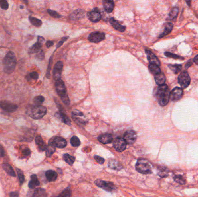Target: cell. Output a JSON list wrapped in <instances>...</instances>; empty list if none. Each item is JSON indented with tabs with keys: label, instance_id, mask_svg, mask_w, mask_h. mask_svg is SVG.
<instances>
[{
	"label": "cell",
	"instance_id": "cell-26",
	"mask_svg": "<svg viewBox=\"0 0 198 197\" xmlns=\"http://www.w3.org/2000/svg\"><path fill=\"white\" fill-rule=\"evenodd\" d=\"M39 184H40V183H39V182L38 180L37 175L35 174L32 175L31 176V180L29 183V187L33 189L38 187Z\"/></svg>",
	"mask_w": 198,
	"mask_h": 197
},
{
	"label": "cell",
	"instance_id": "cell-16",
	"mask_svg": "<svg viewBox=\"0 0 198 197\" xmlns=\"http://www.w3.org/2000/svg\"><path fill=\"white\" fill-rule=\"evenodd\" d=\"M0 107L3 110L8 112H13L17 110L18 106L17 105L10 103L7 101H1L0 102Z\"/></svg>",
	"mask_w": 198,
	"mask_h": 197
},
{
	"label": "cell",
	"instance_id": "cell-37",
	"mask_svg": "<svg viewBox=\"0 0 198 197\" xmlns=\"http://www.w3.org/2000/svg\"><path fill=\"white\" fill-rule=\"evenodd\" d=\"M169 68L175 74L179 73V72L182 69V65L179 64H174V65H168Z\"/></svg>",
	"mask_w": 198,
	"mask_h": 197
},
{
	"label": "cell",
	"instance_id": "cell-27",
	"mask_svg": "<svg viewBox=\"0 0 198 197\" xmlns=\"http://www.w3.org/2000/svg\"><path fill=\"white\" fill-rule=\"evenodd\" d=\"M103 7L107 12L111 13L114 8V2L113 1H108V0L104 1L103 2Z\"/></svg>",
	"mask_w": 198,
	"mask_h": 197
},
{
	"label": "cell",
	"instance_id": "cell-44",
	"mask_svg": "<svg viewBox=\"0 0 198 197\" xmlns=\"http://www.w3.org/2000/svg\"><path fill=\"white\" fill-rule=\"evenodd\" d=\"M48 13L52 16L53 17H55V18H60L62 17L61 15H59L57 12L54 11H52L50 9H48Z\"/></svg>",
	"mask_w": 198,
	"mask_h": 197
},
{
	"label": "cell",
	"instance_id": "cell-13",
	"mask_svg": "<svg viewBox=\"0 0 198 197\" xmlns=\"http://www.w3.org/2000/svg\"><path fill=\"white\" fill-rule=\"evenodd\" d=\"M63 68V64L62 61L57 62L54 65V69L53 71V76L54 79L56 81L60 79Z\"/></svg>",
	"mask_w": 198,
	"mask_h": 197
},
{
	"label": "cell",
	"instance_id": "cell-15",
	"mask_svg": "<svg viewBox=\"0 0 198 197\" xmlns=\"http://www.w3.org/2000/svg\"><path fill=\"white\" fill-rule=\"evenodd\" d=\"M88 17L90 20L93 23H97L100 20L102 15L98 9H94L93 11L88 13Z\"/></svg>",
	"mask_w": 198,
	"mask_h": 197
},
{
	"label": "cell",
	"instance_id": "cell-41",
	"mask_svg": "<svg viewBox=\"0 0 198 197\" xmlns=\"http://www.w3.org/2000/svg\"><path fill=\"white\" fill-rule=\"evenodd\" d=\"M16 171L17 173V175H18V178H19V180L20 182V183L21 184H23V182H25V176L23 175V173L22 172V171L20 169L17 168L16 169Z\"/></svg>",
	"mask_w": 198,
	"mask_h": 197
},
{
	"label": "cell",
	"instance_id": "cell-34",
	"mask_svg": "<svg viewBox=\"0 0 198 197\" xmlns=\"http://www.w3.org/2000/svg\"><path fill=\"white\" fill-rule=\"evenodd\" d=\"M29 20H30V23L33 26H34L35 27H40L42 25L41 20H39V19H37L35 17H32V16H30L29 17Z\"/></svg>",
	"mask_w": 198,
	"mask_h": 197
},
{
	"label": "cell",
	"instance_id": "cell-9",
	"mask_svg": "<svg viewBox=\"0 0 198 197\" xmlns=\"http://www.w3.org/2000/svg\"><path fill=\"white\" fill-rule=\"evenodd\" d=\"M84 114L79 110H74L72 112V117L74 122L79 125H85L86 123V120L84 119Z\"/></svg>",
	"mask_w": 198,
	"mask_h": 197
},
{
	"label": "cell",
	"instance_id": "cell-51",
	"mask_svg": "<svg viewBox=\"0 0 198 197\" xmlns=\"http://www.w3.org/2000/svg\"><path fill=\"white\" fill-rule=\"evenodd\" d=\"M30 153H31V151L29 148H26L23 150V154L24 156H25V157L29 155L30 154Z\"/></svg>",
	"mask_w": 198,
	"mask_h": 197
},
{
	"label": "cell",
	"instance_id": "cell-29",
	"mask_svg": "<svg viewBox=\"0 0 198 197\" xmlns=\"http://www.w3.org/2000/svg\"><path fill=\"white\" fill-rule=\"evenodd\" d=\"M3 168L4 169V171L10 176H16V174L12 168V167L7 163H4L3 165Z\"/></svg>",
	"mask_w": 198,
	"mask_h": 197
},
{
	"label": "cell",
	"instance_id": "cell-50",
	"mask_svg": "<svg viewBox=\"0 0 198 197\" xmlns=\"http://www.w3.org/2000/svg\"><path fill=\"white\" fill-rule=\"evenodd\" d=\"M30 77L33 79L37 80L38 78V74L36 72H33L30 74Z\"/></svg>",
	"mask_w": 198,
	"mask_h": 197
},
{
	"label": "cell",
	"instance_id": "cell-18",
	"mask_svg": "<svg viewBox=\"0 0 198 197\" xmlns=\"http://www.w3.org/2000/svg\"><path fill=\"white\" fill-rule=\"evenodd\" d=\"M98 141L103 144H108L112 141V136L111 134H102L98 138Z\"/></svg>",
	"mask_w": 198,
	"mask_h": 197
},
{
	"label": "cell",
	"instance_id": "cell-38",
	"mask_svg": "<svg viewBox=\"0 0 198 197\" xmlns=\"http://www.w3.org/2000/svg\"><path fill=\"white\" fill-rule=\"evenodd\" d=\"M45 101V98L44 97L39 95L37 96L34 98V103L35 105H41Z\"/></svg>",
	"mask_w": 198,
	"mask_h": 197
},
{
	"label": "cell",
	"instance_id": "cell-52",
	"mask_svg": "<svg viewBox=\"0 0 198 197\" xmlns=\"http://www.w3.org/2000/svg\"><path fill=\"white\" fill-rule=\"evenodd\" d=\"M10 197H19V193L17 191L12 192L9 194Z\"/></svg>",
	"mask_w": 198,
	"mask_h": 197
},
{
	"label": "cell",
	"instance_id": "cell-14",
	"mask_svg": "<svg viewBox=\"0 0 198 197\" xmlns=\"http://www.w3.org/2000/svg\"><path fill=\"white\" fill-rule=\"evenodd\" d=\"M183 94V89L180 87H175L172 90L170 95V99L172 101H177L179 100Z\"/></svg>",
	"mask_w": 198,
	"mask_h": 197
},
{
	"label": "cell",
	"instance_id": "cell-8",
	"mask_svg": "<svg viewBox=\"0 0 198 197\" xmlns=\"http://www.w3.org/2000/svg\"><path fill=\"white\" fill-rule=\"evenodd\" d=\"M94 183L97 186L109 192H112L116 188L115 186L112 182H108L98 179L96 180Z\"/></svg>",
	"mask_w": 198,
	"mask_h": 197
},
{
	"label": "cell",
	"instance_id": "cell-28",
	"mask_svg": "<svg viewBox=\"0 0 198 197\" xmlns=\"http://www.w3.org/2000/svg\"><path fill=\"white\" fill-rule=\"evenodd\" d=\"M56 115L58 116V117L60 118L61 120L67 125L70 126L71 124V120L70 119V118L63 112H60V113H58L56 114Z\"/></svg>",
	"mask_w": 198,
	"mask_h": 197
},
{
	"label": "cell",
	"instance_id": "cell-21",
	"mask_svg": "<svg viewBox=\"0 0 198 197\" xmlns=\"http://www.w3.org/2000/svg\"><path fill=\"white\" fill-rule=\"evenodd\" d=\"M35 143L37 144V145L38 146V149L43 151L46 150L47 148V146L45 145V143H44L43 138H41V136L38 135L36 136L35 138Z\"/></svg>",
	"mask_w": 198,
	"mask_h": 197
},
{
	"label": "cell",
	"instance_id": "cell-31",
	"mask_svg": "<svg viewBox=\"0 0 198 197\" xmlns=\"http://www.w3.org/2000/svg\"><path fill=\"white\" fill-rule=\"evenodd\" d=\"M179 8L177 7L173 8L169 15L168 19L170 20H175L178 16V14H179Z\"/></svg>",
	"mask_w": 198,
	"mask_h": 197
},
{
	"label": "cell",
	"instance_id": "cell-22",
	"mask_svg": "<svg viewBox=\"0 0 198 197\" xmlns=\"http://www.w3.org/2000/svg\"><path fill=\"white\" fill-rule=\"evenodd\" d=\"M108 165L110 168L114 170H117V171L121 170L123 168L121 164L115 160H110L108 163Z\"/></svg>",
	"mask_w": 198,
	"mask_h": 197
},
{
	"label": "cell",
	"instance_id": "cell-12",
	"mask_svg": "<svg viewBox=\"0 0 198 197\" xmlns=\"http://www.w3.org/2000/svg\"><path fill=\"white\" fill-rule=\"evenodd\" d=\"M124 139L127 144L132 145L137 139V134L136 132L133 130L128 131L124 134Z\"/></svg>",
	"mask_w": 198,
	"mask_h": 197
},
{
	"label": "cell",
	"instance_id": "cell-6",
	"mask_svg": "<svg viewBox=\"0 0 198 197\" xmlns=\"http://www.w3.org/2000/svg\"><path fill=\"white\" fill-rule=\"evenodd\" d=\"M179 83L181 86V88L185 89L187 88L190 84L191 79L189 76L188 73L184 71L180 73L179 76Z\"/></svg>",
	"mask_w": 198,
	"mask_h": 197
},
{
	"label": "cell",
	"instance_id": "cell-56",
	"mask_svg": "<svg viewBox=\"0 0 198 197\" xmlns=\"http://www.w3.org/2000/svg\"><path fill=\"white\" fill-rule=\"evenodd\" d=\"M44 41V38L43 37H42V36H38V42L43 44Z\"/></svg>",
	"mask_w": 198,
	"mask_h": 197
},
{
	"label": "cell",
	"instance_id": "cell-48",
	"mask_svg": "<svg viewBox=\"0 0 198 197\" xmlns=\"http://www.w3.org/2000/svg\"><path fill=\"white\" fill-rule=\"evenodd\" d=\"M37 58L39 60H43L44 58V53L43 50H40L37 54Z\"/></svg>",
	"mask_w": 198,
	"mask_h": 197
},
{
	"label": "cell",
	"instance_id": "cell-59",
	"mask_svg": "<svg viewBox=\"0 0 198 197\" xmlns=\"http://www.w3.org/2000/svg\"><path fill=\"white\" fill-rule=\"evenodd\" d=\"M21 8H23V7H22V6H21Z\"/></svg>",
	"mask_w": 198,
	"mask_h": 197
},
{
	"label": "cell",
	"instance_id": "cell-42",
	"mask_svg": "<svg viewBox=\"0 0 198 197\" xmlns=\"http://www.w3.org/2000/svg\"><path fill=\"white\" fill-rule=\"evenodd\" d=\"M174 180L178 183L184 184L185 183V181L181 175H175L174 177Z\"/></svg>",
	"mask_w": 198,
	"mask_h": 197
},
{
	"label": "cell",
	"instance_id": "cell-35",
	"mask_svg": "<svg viewBox=\"0 0 198 197\" xmlns=\"http://www.w3.org/2000/svg\"><path fill=\"white\" fill-rule=\"evenodd\" d=\"M63 159L64 161L70 165H72L74 164L75 160L73 156L70 155L68 154H64L63 155Z\"/></svg>",
	"mask_w": 198,
	"mask_h": 197
},
{
	"label": "cell",
	"instance_id": "cell-17",
	"mask_svg": "<svg viewBox=\"0 0 198 197\" xmlns=\"http://www.w3.org/2000/svg\"><path fill=\"white\" fill-rule=\"evenodd\" d=\"M146 53L147 55V59L150 64H154L157 66H160L161 63L158 58L149 50L146 49Z\"/></svg>",
	"mask_w": 198,
	"mask_h": 197
},
{
	"label": "cell",
	"instance_id": "cell-11",
	"mask_svg": "<svg viewBox=\"0 0 198 197\" xmlns=\"http://www.w3.org/2000/svg\"><path fill=\"white\" fill-rule=\"evenodd\" d=\"M127 143L122 138H117L114 142V147L118 152H122L126 148Z\"/></svg>",
	"mask_w": 198,
	"mask_h": 197
},
{
	"label": "cell",
	"instance_id": "cell-25",
	"mask_svg": "<svg viewBox=\"0 0 198 197\" xmlns=\"http://www.w3.org/2000/svg\"><path fill=\"white\" fill-rule=\"evenodd\" d=\"M173 25L171 23H167L164 26V29L163 32L159 35V38H163L165 36L168 35L173 30Z\"/></svg>",
	"mask_w": 198,
	"mask_h": 197
},
{
	"label": "cell",
	"instance_id": "cell-33",
	"mask_svg": "<svg viewBox=\"0 0 198 197\" xmlns=\"http://www.w3.org/2000/svg\"><path fill=\"white\" fill-rule=\"evenodd\" d=\"M148 68H149L150 72L152 74H153L155 76L160 73L161 72V71L159 67L157 66V65H156L154 64H149Z\"/></svg>",
	"mask_w": 198,
	"mask_h": 197
},
{
	"label": "cell",
	"instance_id": "cell-39",
	"mask_svg": "<svg viewBox=\"0 0 198 197\" xmlns=\"http://www.w3.org/2000/svg\"><path fill=\"white\" fill-rule=\"evenodd\" d=\"M71 144L74 147H78L81 145V142L77 136H74L71 139Z\"/></svg>",
	"mask_w": 198,
	"mask_h": 197
},
{
	"label": "cell",
	"instance_id": "cell-54",
	"mask_svg": "<svg viewBox=\"0 0 198 197\" xmlns=\"http://www.w3.org/2000/svg\"><path fill=\"white\" fill-rule=\"evenodd\" d=\"M192 64H193V61H192V60H189L185 65V68L188 69L189 67H191L192 65Z\"/></svg>",
	"mask_w": 198,
	"mask_h": 197
},
{
	"label": "cell",
	"instance_id": "cell-47",
	"mask_svg": "<svg viewBox=\"0 0 198 197\" xmlns=\"http://www.w3.org/2000/svg\"><path fill=\"white\" fill-rule=\"evenodd\" d=\"M94 160H95L98 164H103L104 163V159L103 158H102V157H100V156L95 155V156L94 157Z\"/></svg>",
	"mask_w": 198,
	"mask_h": 197
},
{
	"label": "cell",
	"instance_id": "cell-10",
	"mask_svg": "<svg viewBox=\"0 0 198 197\" xmlns=\"http://www.w3.org/2000/svg\"><path fill=\"white\" fill-rule=\"evenodd\" d=\"M105 39V34L102 32H92L88 37V40L93 43H97L103 41Z\"/></svg>",
	"mask_w": 198,
	"mask_h": 197
},
{
	"label": "cell",
	"instance_id": "cell-43",
	"mask_svg": "<svg viewBox=\"0 0 198 197\" xmlns=\"http://www.w3.org/2000/svg\"><path fill=\"white\" fill-rule=\"evenodd\" d=\"M165 54L167 57L173 58H175V59H181V60H184V58L183 57H181V56H180L179 55H177V54H173V53H170V52H165Z\"/></svg>",
	"mask_w": 198,
	"mask_h": 197
},
{
	"label": "cell",
	"instance_id": "cell-19",
	"mask_svg": "<svg viewBox=\"0 0 198 197\" xmlns=\"http://www.w3.org/2000/svg\"><path fill=\"white\" fill-rule=\"evenodd\" d=\"M85 15V11L82 9H78L72 12L70 16V18L73 20H76L80 19L83 17Z\"/></svg>",
	"mask_w": 198,
	"mask_h": 197
},
{
	"label": "cell",
	"instance_id": "cell-23",
	"mask_svg": "<svg viewBox=\"0 0 198 197\" xmlns=\"http://www.w3.org/2000/svg\"><path fill=\"white\" fill-rule=\"evenodd\" d=\"M155 80L157 85L161 86L165 85L166 82V76L163 73L161 72L160 73L155 76Z\"/></svg>",
	"mask_w": 198,
	"mask_h": 197
},
{
	"label": "cell",
	"instance_id": "cell-57",
	"mask_svg": "<svg viewBox=\"0 0 198 197\" xmlns=\"http://www.w3.org/2000/svg\"><path fill=\"white\" fill-rule=\"evenodd\" d=\"M193 61H194V63H195L196 64L198 65V54H197V56H196L194 58V59H193Z\"/></svg>",
	"mask_w": 198,
	"mask_h": 197
},
{
	"label": "cell",
	"instance_id": "cell-40",
	"mask_svg": "<svg viewBox=\"0 0 198 197\" xmlns=\"http://www.w3.org/2000/svg\"><path fill=\"white\" fill-rule=\"evenodd\" d=\"M71 195V191L70 188H67L62 191L57 197H70Z\"/></svg>",
	"mask_w": 198,
	"mask_h": 197
},
{
	"label": "cell",
	"instance_id": "cell-3",
	"mask_svg": "<svg viewBox=\"0 0 198 197\" xmlns=\"http://www.w3.org/2000/svg\"><path fill=\"white\" fill-rule=\"evenodd\" d=\"M55 86L56 91L58 95L60 97L61 100L63 103L66 105H69L70 101L67 94V89L64 82L60 79L56 81Z\"/></svg>",
	"mask_w": 198,
	"mask_h": 197
},
{
	"label": "cell",
	"instance_id": "cell-45",
	"mask_svg": "<svg viewBox=\"0 0 198 197\" xmlns=\"http://www.w3.org/2000/svg\"><path fill=\"white\" fill-rule=\"evenodd\" d=\"M0 6H1V7L4 10L8 9L9 7L8 3L5 0H1V1H0Z\"/></svg>",
	"mask_w": 198,
	"mask_h": 197
},
{
	"label": "cell",
	"instance_id": "cell-20",
	"mask_svg": "<svg viewBox=\"0 0 198 197\" xmlns=\"http://www.w3.org/2000/svg\"><path fill=\"white\" fill-rule=\"evenodd\" d=\"M110 23L111 25L116 30L120 32H124L125 31V27L119 23L114 18H111L110 20Z\"/></svg>",
	"mask_w": 198,
	"mask_h": 197
},
{
	"label": "cell",
	"instance_id": "cell-1",
	"mask_svg": "<svg viewBox=\"0 0 198 197\" xmlns=\"http://www.w3.org/2000/svg\"><path fill=\"white\" fill-rule=\"evenodd\" d=\"M156 95L160 105L164 106L168 104L170 100V93L166 85L165 84L158 87Z\"/></svg>",
	"mask_w": 198,
	"mask_h": 197
},
{
	"label": "cell",
	"instance_id": "cell-24",
	"mask_svg": "<svg viewBox=\"0 0 198 197\" xmlns=\"http://www.w3.org/2000/svg\"><path fill=\"white\" fill-rule=\"evenodd\" d=\"M45 176L47 179L50 182L55 181L57 178V173L55 171L52 170H49L47 171Z\"/></svg>",
	"mask_w": 198,
	"mask_h": 197
},
{
	"label": "cell",
	"instance_id": "cell-53",
	"mask_svg": "<svg viewBox=\"0 0 198 197\" xmlns=\"http://www.w3.org/2000/svg\"><path fill=\"white\" fill-rule=\"evenodd\" d=\"M4 156V150L1 145H0V157Z\"/></svg>",
	"mask_w": 198,
	"mask_h": 197
},
{
	"label": "cell",
	"instance_id": "cell-46",
	"mask_svg": "<svg viewBox=\"0 0 198 197\" xmlns=\"http://www.w3.org/2000/svg\"><path fill=\"white\" fill-rule=\"evenodd\" d=\"M52 56L50 58L49 60V65H48V69H47V78H49L50 77V71L51 69V67H52Z\"/></svg>",
	"mask_w": 198,
	"mask_h": 197
},
{
	"label": "cell",
	"instance_id": "cell-32",
	"mask_svg": "<svg viewBox=\"0 0 198 197\" xmlns=\"http://www.w3.org/2000/svg\"><path fill=\"white\" fill-rule=\"evenodd\" d=\"M55 151H56V147L54 146L51 143H49V145H48V146H47V148L45 150L47 157H50L55 152Z\"/></svg>",
	"mask_w": 198,
	"mask_h": 197
},
{
	"label": "cell",
	"instance_id": "cell-58",
	"mask_svg": "<svg viewBox=\"0 0 198 197\" xmlns=\"http://www.w3.org/2000/svg\"><path fill=\"white\" fill-rule=\"evenodd\" d=\"M187 3H188V5H190V3H191V1H189V2H188V1H187Z\"/></svg>",
	"mask_w": 198,
	"mask_h": 197
},
{
	"label": "cell",
	"instance_id": "cell-7",
	"mask_svg": "<svg viewBox=\"0 0 198 197\" xmlns=\"http://www.w3.org/2000/svg\"><path fill=\"white\" fill-rule=\"evenodd\" d=\"M54 146L57 148H64L67 146V141L63 138L60 136H54L51 138L49 142Z\"/></svg>",
	"mask_w": 198,
	"mask_h": 197
},
{
	"label": "cell",
	"instance_id": "cell-30",
	"mask_svg": "<svg viewBox=\"0 0 198 197\" xmlns=\"http://www.w3.org/2000/svg\"><path fill=\"white\" fill-rule=\"evenodd\" d=\"M43 44L37 42L35 43L34 45H33L30 49H29V53H38L41 50V48L42 47Z\"/></svg>",
	"mask_w": 198,
	"mask_h": 197
},
{
	"label": "cell",
	"instance_id": "cell-5",
	"mask_svg": "<svg viewBox=\"0 0 198 197\" xmlns=\"http://www.w3.org/2000/svg\"><path fill=\"white\" fill-rule=\"evenodd\" d=\"M136 170L141 173L149 174L152 173L151 167L149 163L145 159H138L136 164Z\"/></svg>",
	"mask_w": 198,
	"mask_h": 197
},
{
	"label": "cell",
	"instance_id": "cell-4",
	"mask_svg": "<svg viewBox=\"0 0 198 197\" xmlns=\"http://www.w3.org/2000/svg\"><path fill=\"white\" fill-rule=\"evenodd\" d=\"M47 109L42 105H35L28 109L27 113L34 119H40L47 113Z\"/></svg>",
	"mask_w": 198,
	"mask_h": 197
},
{
	"label": "cell",
	"instance_id": "cell-2",
	"mask_svg": "<svg viewBox=\"0 0 198 197\" xmlns=\"http://www.w3.org/2000/svg\"><path fill=\"white\" fill-rule=\"evenodd\" d=\"M4 69L5 72L10 74L12 73L16 67V58L12 52H8L3 60Z\"/></svg>",
	"mask_w": 198,
	"mask_h": 197
},
{
	"label": "cell",
	"instance_id": "cell-36",
	"mask_svg": "<svg viewBox=\"0 0 198 197\" xmlns=\"http://www.w3.org/2000/svg\"><path fill=\"white\" fill-rule=\"evenodd\" d=\"M45 192V190L42 188H37L33 191H31V197H39Z\"/></svg>",
	"mask_w": 198,
	"mask_h": 197
},
{
	"label": "cell",
	"instance_id": "cell-55",
	"mask_svg": "<svg viewBox=\"0 0 198 197\" xmlns=\"http://www.w3.org/2000/svg\"><path fill=\"white\" fill-rule=\"evenodd\" d=\"M52 45H53V42L52 41H47V43H46V46L48 48L51 47Z\"/></svg>",
	"mask_w": 198,
	"mask_h": 197
},
{
	"label": "cell",
	"instance_id": "cell-49",
	"mask_svg": "<svg viewBox=\"0 0 198 197\" xmlns=\"http://www.w3.org/2000/svg\"><path fill=\"white\" fill-rule=\"evenodd\" d=\"M68 39V36H65V37H63V38H62V40L60 41V42H58V44L57 45V48H58L59 47H60L63 44H64V42L67 40V39Z\"/></svg>",
	"mask_w": 198,
	"mask_h": 197
}]
</instances>
